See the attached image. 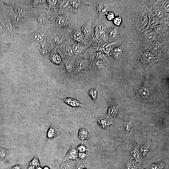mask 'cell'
I'll use <instances>...</instances> for the list:
<instances>
[{
	"instance_id": "277c9868",
	"label": "cell",
	"mask_w": 169,
	"mask_h": 169,
	"mask_svg": "<svg viewBox=\"0 0 169 169\" xmlns=\"http://www.w3.org/2000/svg\"><path fill=\"white\" fill-rule=\"evenodd\" d=\"M59 99L63 101L68 105L72 107H85V106L82 103L73 98L67 97L62 98H59Z\"/></svg>"
},
{
	"instance_id": "603a6c76",
	"label": "cell",
	"mask_w": 169,
	"mask_h": 169,
	"mask_svg": "<svg viewBox=\"0 0 169 169\" xmlns=\"http://www.w3.org/2000/svg\"><path fill=\"white\" fill-rule=\"evenodd\" d=\"M72 48L74 53L76 55L79 54L82 52V49L78 45L76 44H74Z\"/></svg>"
},
{
	"instance_id": "ffe728a7",
	"label": "cell",
	"mask_w": 169,
	"mask_h": 169,
	"mask_svg": "<svg viewBox=\"0 0 169 169\" xmlns=\"http://www.w3.org/2000/svg\"><path fill=\"white\" fill-rule=\"evenodd\" d=\"M132 159L131 158L126 161L125 164V169H137L138 167L135 165Z\"/></svg>"
},
{
	"instance_id": "f546056e",
	"label": "cell",
	"mask_w": 169,
	"mask_h": 169,
	"mask_svg": "<svg viewBox=\"0 0 169 169\" xmlns=\"http://www.w3.org/2000/svg\"><path fill=\"white\" fill-rule=\"evenodd\" d=\"M77 149L80 152H84L87 150V149L83 143H82L78 146Z\"/></svg>"
},
{
	"instance_id": "8fae6325",
	"label": "cell",
	"mask_w": 169,
	"mask_h": 169,
	"mask_svg": "<svg viewBox=\"0 0 169 169\" xmlns=\"http://www.w3.org/2000/svg\"><path fill=\"white\" fill-rule=\"evenodd\" d=\"M78 151L76 148L71 146L70 147L63 162L69 159H76L78 156Z\"/></svg>"
},
{
	"instance_id": "ee69618b",
	"label": "cell",
	"mask_w": 169,
	"mask_h": 169,
	"mask_svg": "<svg viewBox=\"0 0 169 169\" xmlns=\"http://www.w3.org/2000/svg\"><path fill=\"white\" fill-rule=\"evenodd\" d=\"M100 12L101 13L104 14L107 13L106 9L105 8L102 7L100 8Z\"/></svg>"
},
{
	"instance_id": "cb8c5ba5",
	"label": "cell",
	"mask_w": 169,
	"mask_h": 169,
	"mask_svg": "<svg viewBox=\"0 0 169 169\" xmlns=\"http://www.w3.org/2000/svg\"><path fill=\"white\" fill-rule=\"evenodd\" d=\"M122 52V48L121 47H117L115 49L113 53L115 57L116 58H118L120 57Z\"/></svg>"
},
{
	"instance_id": "ba28073f",
	"label": "cell",
	"mask_w": 169,
	"mask_h": 169,
	"mask_svg": "<svg viewBox=\"0 0 169 169\" xmlns=\"http://www.w3.org/2000/svg\"><path fill=\"white\" fill-rule=\"evenodd\" d=\"M32 38L35 44L40 43L46 39L45 35L39 29L32 34Z\"/></svg>"
},
{
	"instance_id": "7dc6e473",
	"label": "cell",
	"mask_w": 169,
	"mask_h": 169,
	"mask_svg": "<svg viewBox=\"0 0 169 169\" xmlns=\"http://www.w3.org/2000/svg\"><path fill=\"white\" fill-rule=\"evenodd\" d=\"M139 169H145L143 168L142 167L140 166L139 167Z\"/></svg>"
},
{
	"instance_id": "30bf717a",
	"label": "cell",
	"mask_w": 169,
	"mask_h": 169,
	"mask_svg": "<svg viewBox=\"0 0 169 169\" xmlns=\"http://www.w3.org/2000/svg\"><path fill=\"white\" fill-rule=\"evenodd\" d=\"M97 121L100 126L105 129L109 128L110 125L112 124L120 126L113 123L111 120L106 117L99 119Z\"/></svg>"
},
{
	"instance_id": "7bdbcfd3",
	"label": "cell",
	"mask_w": 169,
	"mask_h": 169,
	"mask_svg": "<svg viewBox=\"0 0 169 169\" xmlns=\"http://www.w3.org/2000/svg\"><path fill=\"white\" fill-rule=\"evenodd\" d=\"M57 0H48V2L49 3L52 5H55L57 3Z\"/></svg>"
},
{
	"instance_id": "7a4b0ae2",
	"label": "cell",
	"mask_w": 169,
	"mask_h": 169,
	"mask_svg": "<svg viewBox=\"0 0 169 169\" xmlns=\"http://www.w3.org/2000/svg\"><path fill=\"white\" fill-rule=\"evenodd\" d=\"M139 96L144 100H148L150 96V91L147 85L145 84L141 85L138 89Z\"/></svg>"
},
{
	"instance_id": "44dd1931",
	"label": "cell",
	"mask_w": 169,
	"mask_h": 169,
	"mask_svg": "<svg viewBox=\"0 0 169 169\" xmlns=\"http://www.w3.org/2000/svg\"><path fill=\"white\" fill-rule=\"evenodd\" d=\"M133 125L131 122H125L124 124V129L126 132L130 133L132 131Z\"/></svg>"
},
{
	"instance_id": "4fadbf2b",
	"label": "cell",
	"mask_w": 169,
	"mask_h": 169,
	"mask_svg": "<svg viewBox=\"0 0 169 169\" xmlns=\"http://www.w3.org/2000/svg\"><path fill=\"white\" fill-rule=\"evenodd\" d=\"M119 109L115 105H111L108 108L106 116L111 120L115 118L118 114Z\"/></svg>"
},
{
	"instance_id": "1f68e13d",
	"label": "cell",
	"mask_w": 169,
	"mask_h": 169,
	"mask_svg": "<svg viewBox=\"0 0 169 169\" xmlns=\"http://www.w3.org/2000/svg\"><path fill=\"white\" fill-rule=\"evenodd\" d=\"M156 34L154 32H150L148 35V38L150 41L154 40L156 38Z\"/></svg>"
},
{
	"instance_id": "f1b7e54d",
	"label": "cell",
	"mask_w": 169,
	"mask_h": 169,
	"mask_svg": "<svg viewBox=\"0 0 169 169\" xmlns=\"http://www.w3.org/2000/svg\"><path fill=\"white\" fill-rule=\"evenodd\" d=\"M157 24V21L156 19L154 18H151L149 23V26L151 28H153L155 27Z\"/></svg>"
},
{
	"instance_id": "d4e9b609",
	"label": "cell",
	"mask_w": 169,
	"mask_h": 169,
	"mask_svg": "<svg viewBox=\"0 0 169 169\" xmlns=\"http://www.w3.org/2000/svg\"><path fill=\"white\" fill-rule=\"evenodd\" d=\"M93 66L95 68L98 69H102L104 67V64L100 60H96L93 63Z\"/></svg>"
},
{
	"instance_id": "d590c367",
	"label": "cell",
	"mask_w": 169,
	"mask_h": 169,
	"mask_svg": "<svg viewBox=\"0 0 169 169\" xmlns=\"http://www.w3.org/2000/svg\"><path fill=\"white\" fill-rule=\"evenodd\" d=\"M107 17L109 20H111L114 18V15L113 13L109 12L107 14Z\"/></svg>"
},
{
	"instance_id": "5bb4252c",
	"label": "cell",
	"mask_w": 169,
	"mask_h": 169,
	"mask_svg": "<svg viewBox=\"0 0 169 169\" xmlns=\"http://www.w3.org/2000/svg\"><path fill=\"white\" fill-rule=\"evenodd\" d=\"M78 137L83 141L85 139L89 140L90 138V135L86 129L81 128L79 129Z\"/></svg>"
},
{
	"instance_id": "52a82bcc",
	"label": "cell",
	"mask_w": 169,
	"mask_h": 169,
	"mask_svg": "<svg viewBox=\"0 0 169 169\" xmlns=\"http://www.w3.org/2000/svg\"><path fill=\"white\" fill-rule=\"evenodd\" d=\"M139 145L136 144L133 147L131 151L132 158L135 159L136 162H138L140 164L143 161L140 152Z\"/></svg>"
},
{
	"instance_id": "c3c4849f",
	"label": "cell",
	"mask_w": 169,
	"mask_h": 169,
	"mask_svg": "<svg viewBox=\"0 0 169 169\" xmlns=\"http://www.w3.org/2000/svg\"><path fill=\"white\" fill-rule=\"evenodd\" d=\"M1 45L0 43V50H1Z\"/></svg>"
},
{
	"instance_id": "484cf974",
	"label": "cell",
	"mask_w": 169,
	"mask_h": 169,
	"mask_svg": "<svg viewBox=\"0 0 169 169\" xmlns=\"http://www.w3.org/2000/svg\"><path fill=\"white\" fill-rule=\"evenodd\" d=\"M46 0H33L31 1V7L34 8L37 7L39 4L44 3Z\"/></svg>"
},
{
	"instance_id": "9a60e30c",
	"label": "cell",
	"mask_w": 169,
	"mask_h": 169,
	"mask_svg": "<svg viewBox=\"0 0 169 169\" xmlns=\"http://www.w3.org/2000/svg\"><path fill=\"white\" fill-rule=\"evenodd\" d=\"M11 149H8L6 148L0 146V161H3L5 159L9 154Z\"/></svg>"
},
{
	"instance_id": "d6a6232c",
	"label": "cell",
	"mask_w": 169,
	"mask_h": 169,
	"mask_svg": "<svg viewBox=\"0 0 169 169\" xmlns=\"http://www.w3.org/2000/svg\"><path fill=\"white\" fill-rule=\"evenodd\" d=\"M96 30L98 33H101L105 31V27L102 25H98L96 27Z\"/></svg>"
},
{
	"instance_id": "7c38bea8",
	"label": "cell",
	"mask_w": 169,
	"mask_h": 169,
	"mask_svg": "<svg viewBox=\"0 0 169 169\" xmlns=\"http://www.w3.org/2000/svg\"><path fill=\"white\" fill-rule=\"evenodd\" d=\"M49 58L54 63L57 64H61L62 61L60 56L57 53L56 49H54L49 55Z\"/></svg>"
},
{
	"instance_id": "6da1fadb",
	"label": "cell",
	"mask_w": 169,
	"mask_h": 169,
	"mask_svg": "<svg viewBox=\"0 0 169 169\" xmlns=\"http://www.w3.org/2000/svg\"><path fill=\"white\" fill-rule=\"evenodd\" d=\"M23 6H18L16 7L13 11V21L14 22H19L22 20V18L24 16L27 11L24 9Z\"/></svg>"
},
{
	"instance_id": "e575fe53",
	"label": "cell",
	"mask_w": 169,
	"mask_h": 169,
	"mask_svg": "<svg viewBox=\"0 0 169 169\" xmlns=\"http://www.w3.org/2000/svg\"><path fill=\"white\" fill-rule=\"evenodd\" d=\"M82 30L83 33L85 34H88L90 32L89 28L87 26L83 27L82 29Z\"/></svg>"
},
{
	"instance_id": "8992f818",
	"label": "cell",
	"mask_w": 169,
	"mask_h": 169,
	"mask_svg": "<svg viewBox=\"0 0 169 169\" xmlns=\"http://www.w3.org/2000/svg\"><path fill=\"white\" fill-rule=\"evenodd\" d=\"M142 59L143 62L149 66L158 60L153 54L148 52L143 54Z\"/></svg>"
},
{
	"instance_id": "83f0119b",
	"label": "cell",
	"mask_w": 169,
	"mask_h": 169,
	"mask_svg": "<svg viewBox=\"0 0 169 169\" xmlns=\"http://www.w3.org/2000/svg\"><path fill=\"white\" fill-rule=\"evenodd\" d=\"M164 164L163 163H158L153 165L151 167V169H162Z\"/></svg>"
},
{
	"instance_id": "f6af8a7d",
	"label": "cell",
	"mask_w": 169,
	"mask_h": 169,
	"mask_svg": "<svg viewBox=\"0 0 169 169\" xmlns=\"http://www.w3.org/2000/svg\"><path fill=\"white\" fill-rule=\"evenodd\" d=\"M161 27L160 26H158L156 27V32H158L161 31Z\"/></svg>"
},
{
	"instance_id": "836d02e7",
	"label": "cell",
	"mask_w": 169,
	"mask_h": 169,
	"mask_svg": "<svg viewBox=\"0 0 169 169\" xmlns=\"http://www.w3.org/2000/svg\"><path fill=\"white\" fill-rule=\"evenodd\" d=\"M121 22V18L120 17H119L114 19V22L117 26H119Z\"/></svg>"
},
{
	"instance_id": "2e32d148",
	"label": "cell",
	"mask_w": 169,
	"mask_h": 169,
	"mask_svg": "<svg viewBox=\"0 0 169 169\" xmlns=\"http://www.w3.org/2000/svg\"><path fill=\"white\" fill-rule=\"evenodd\" d=\"M148 146L147 144L146 143L143 146L139 145V151L141 157L143 160L145 158L148 151Z\"/></svg>"
},
{
	"instance_id": "e0dca14e",
	"label": "cell",
	"mask_w": 169,
	"mask_h": 169,
	"mask_svg": "<svg viewBox=\"0 0 169 169\" xmlns=\"http://www.w3.org/2000/svg\"><path fill=\"white\" fill-rule=\"evenodd\" d=\"M64 66L65 70L69 78H72L73 74L72 64L70 62H67L65 64Z\"/></svg>"
},
{
	"instance_id": "8d00e7d4",
	"label": "cell",
	"mask_w": 169,
	"mask_h": 169,
	"mask_svg": "<svg viewBox=\"0 0 169 169\" xmlns=\"http://www.w3.org/2000/svg\"><path fill=\"white\" fill-rule=\"evenodd\" d=\"M156 14L159 17H161L163 15L162 11L159 9H157L155 12Z\"/></svg>"
},
{
	"instance_id": "60d3db41",
	"label": "cell",
	"mask_w": 169,
	"mask_h": 169,
	"mask_svg": "<svg viewBox=\"0 0 169 169\" xmlns=\"http://www.w3.org/2000/svg\"><path fill=\"white\" fill-rule=\"evenodd\" d=\"M110 35L112 37H115L117 35V31L115 29L111 30L110 32Z\"/></svg>"
},
{
	"instance_id": "3957f363",
	"label": "cell",
	"mask_w": 169,
	"mask_h": 169,
	"mask_svg": "<svg viewBox=\"0 0 169 169\" xmlns=\"http://www.w3.org/2000/svg\"><path fill=\"white\" fill-rule=\"evenodd\" d=\"M88 70V63L87 61L79 60L77 62L74 72L75 73H85Z\"/></svg>"
},
{
	"instance_id": "4dcf8cb0",
	"label": "cell",
	"mask_w": 169,
	"mask_h": 169,
	"mask_svg": "<svg viewBox=\"0 0 169 169\" xmlns=\"http://www.w3.org/2000/svg\"><path fill=\"white\" fill-rule=\"evenodd\" d=\"M66 51L67 55L70 57L74 55V52L72 48L70 46L66 47Z\"/></svg>"
},
{
	"instance_id": "ab89813d",
	"label": "cell",
	"mask_w": 169,
	"mask_h": 169,
	"mask_svg": "<svg viewBox=\"0 0 169 169\" xmlns=\"http://www.w3.org/2000/svg\"><path fill=\"white\" fill-rule=\"evenodd\" d=\"M96 57L98 59H102L105 58V56L103 54L98 53L97 54Z\"/></svg>"
},
{
	"instance_id": "bcb514c9",
	"label": "cell",
	"mask_w": 169,
	"mask_h": 169,
	"mask_svg": "<svg viewBox=\"0 0 169 169\" xmlns=\"http://www.w3.org/2000/svg\"><path fill=\"white\" fill-rule=\"evenodd\" d=\"M43 169H50L48 166H45L44 168Z\"/></svg>"
},
{
	"instance_id": "f35d334b",
	"label": "cell",
	"mask_w": 169,
	"mask_h": 169,
	"mask_svg": "<svg viewBox=\"0 0 169 169\" xmlns=\"http://www.w3.org/2000/svg\"><path fill=\"white\" fill-rule=\"evenodd\" d=\"M78 1L71 0L69 1L70 3L74 8H77L78 7Z\"/></svg>"
},
{
	"instance_id": "b9f144b4",
	"label": "cell",
	"mask_w": 169,
	"mask_h": 169,
	"mask_svg": "<svg viewBox=\"0 0 169 169\" xmlns=\"http://www.w3.org/2000/svg\"><path fill=\"white\" fill-rule=\"evenodd\" d=\"M86 155V154L84 152H79L78 154L79 158L81 159L84 158Z\"/></svg>"
},
{
	"instance_id": "d6986e66",
	"label": "cell",
	"mask_w": 169,
	"mask_h": 169,
	"mask_svg": "<svg viewBox=\"0 0 169 169\" xmlns=\"http://www.w3.org/2000/svg\"><path fill=\"white\" fill-rule=\"evenodd\" d=\"M56 24L58 27L64 26L66 24V19L64 17L59 16L57 18Z\"/></svg>"
},
{
	"instance_id": "7402d4cb",
	"label": "cell",
	"mask_w": 169,
	"mask_h": 169,
	"mask_svg": "<svg viewBox=\"0 0 169 169\" xmlns=\"http://www.w3.org/2000/svg\"><path fill=\"white\" fill-rule=\"evenodd\" d=\"M73 37L75 40L79 42L83 43L84 41L82 34L79 31L75 32L73 35Z\"/></svg>"
},
{
	"instance_id": "74e56055",
	"label": "cell",
	"mask_w": 169,
	"mask_h": 169,
	"mask_svg": "<svg viewBox=\"0 0 169 169\" xmlns=\"http://www.w3.org/2000/svg\"><path fill=\"white\" fill-rule=\"evenodd\" d=\"M148 23V19L146 16H144L142 18V23L144 26H146Z\"/></svg>"
},
{
	"instance_id": "4316f807",
	"label": "cell",
	"mask_w": 169,
	"mask_h": 169,
	"mask_svg": "<svg viewBox=\"0 0 169 169\" xmlns=\"http://www.w3.org/2000/svg\"><path fill=\"white\" fill-rule=\"evenodd\" d=\"M103 49L104 51L106 54H109L111 51V47L110 44H105L103 45Z\"/></svg>"
},
{
	"instance_id": "ac0fdd59",
	"label": "cell",
	"mask_w": 169,
	"mask_h": 169,
	"mask_svg": "<svg viewBox=\"0 0 169 169\" xmlns=\"http://www.w3.org/2000/svg\"><path fill=\"white\" fill-rule=\"evenodd\" d=\"M88 94L93 101L96 102L97 97V88L90 90Z\"/></svg>"
},
{
	"instance_id": "5b68a950",
	"label": "cell",
	"mask_w": 169,
	"mask_h": 169,
	"mask_svg": "<svg viewBox=\"0 0 169 169\" xmlns=\"http://www.w3.org/2000/svg\"><path fill=\"white\" fill-rule=\"evenodd\" d=\"M61 133L60 128L53 125H51L47 131V138L50 140L59 136Z\"/></svg>"
},
{
	"instance_id": "9c48e42d",
	"label": "cell",
	"mask_w": 169,
	"mask_h": 169,
	"mask_svg": "<svg viewBox=\"0 0 169 169\" xmlns=\"http://www.w3.org/2000/svg\"><path fill=\"white\" fill-rule=\"evenodd\" d=\"M45 39L42 42L36 44V46L41 54L43 56H48L49 53V49L48 44Z\"/></svg>"
}]
</instances>
